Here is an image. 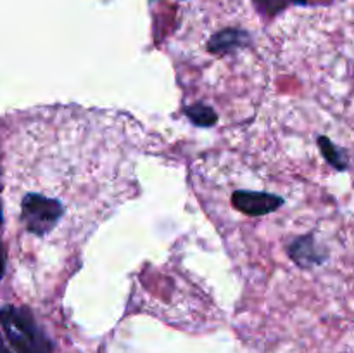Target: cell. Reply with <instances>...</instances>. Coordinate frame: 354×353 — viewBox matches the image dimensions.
<instances>
[{
  "instance_id": "1",
  "label": "cell",
  "mask_w": 354,
  "mask_h": 353,
  "mask_svg": "<svg viewBox=\"0 0 354 353\" xmlns=\"http://www.w3.org/2000/svg\"><path fill=\"white\" fill-rule=\"evenodd\" d=\"M44 132V187L23 194L19 224L45 249L69 251L120 203L124 154L107 123L88 114L54 111Z\"/></svg>"
},
{
  "instance_id": "6",
  "label": "cell",
  "mask_w": 354,
  "mask_h": 353,
  "mask_svg": "<svg viewBox=\"0 0 354 353\" xmlns=\"http://www.w3.org/2000/svg\"><path fill=\"white\" fill-rule=\"evenodd\" d=\"M318 145H320V151H322V154H324V158L327 159V161L330 163L335 170H341L342 172V170L348 168L349 166L348 156H346V152L342 151L341 147H337V145H335L330 138L320 137L318 138Z\"/></svg>"
},
{
  "instance_id": "7",
  "label": "cell",
  "mask_w": 354,
  "mask_h": 353,
  "mask_svg": "<svg viewBox=\"0 0 354 353\" xmlns=\"http://www.w3.org/2000/svg\"><path fill=\"white\" fill-rule=\"evenodd\" d=\"M187 114H189V118L194 123L201 125V127H209V125L216 123L218 120L214 109L203 106V104H194V106L187 107Z\"/></svg>"
},
{
  "instance_id": "3",
  "label": "cell",
  "mask_w": 354,
  "mask_h": 353,
  "mask_svg": "<svg viewBox=\"0 0 354 353\" xmlns=\"http://www.w3.org/2000/svg\"><path fill=\"white\" fill-rule=\"evenodd\" d=\"M234 208H237L241 213L248 217H263L272 211H275L280 204H283L282 197L275 196L265 190H235L232 196Z\"/></svg>"
},
{
  "instance_id": "2",
  "label": "cell",
  "mask_w": 354,
  "mask_h": 353,
  "mask_svg": "<svg viewBox=\"0 0 354 353\" xmlns=\"http://www.w3.org/2000/svg\"><path fill=\"white\" fill-rule=\"evenodd\" d=\"M0 325L17 353H52V341L37 324L28 308H0Z\"/></svg>"
},
{
  "instance_id": "5",
  "label": "cell",
  "mask_w": 354,
  "mask_h": 353,
  "mask_svg": "<svg viewBox=\"0 0 354 353\" xmlns=\"http://www.w3.org/2000/svg\"><path fill=\"white\" fill-rule=\"evenodd\" d=\"M245 42H248V33L245 31L228 28V30L218 31V33L213 35V38L207 42V51L216 55H225L244 47Z\"/></svg>"
},
{
  "instance_id": "9",
  "label": "cell",
  "mask_w": 354,
  "mask_h": 353,
  "mask_svg": "<svg viewBox=\"0 0 354 353\" xmlns=\"http://www.w3.org/2000/svg\"><path fill=\"white\" fill-rule=\"evenodd\" d=\"M0 353H10V350L7 348L6 343H3L2 338H0Z\"/></svg>"
},
{
  "instance_id": "8",
  "label": "cell",
  "mask_w": 354,
  "mask_h": 353,
  "mask_svg": "<svg viewBox=\"0 0 354 353\" xmlns=\"http://www.w3.org/2000/svg\"><path fill=\"white\" fill-rule=\"evenodd\" d=\"M3 265H6V260H3V248L2 244H0V279H2L3 275Z\"/></svg>"
},
{
  "instance_id": "10",
  "label": "cell",
  "mask_w": 354,
  "mask_h": 353,
  "mask_svg": "<svg viewBox=\"0 0 354 353\" xmlns=\"http://www.w3.org/2000/svg\"><path fill=\"white\" fill-rule=\"evenodd\" d=\"M0 221H2V206H0Z\"/></svg>"
},
{
  "instance_id": "4",
  "label": "cell",
  "mask_w": 354,
  "mask_h": 353,
  "mask_svg": "<svg viewBox=\"0 0 354 353\" xmlns=\"http://www.w3.org/2000/svg\"><path fill=\"white\" fill-rule=\"evenodd\" d=\"M290 256H292L294 262L297 265L304 266V269H310V266L320 265L327 260V253L324 249H320V246L317 244L313 235H304L299 237L289 249Z\"/></svg>"
}]
</instances>
